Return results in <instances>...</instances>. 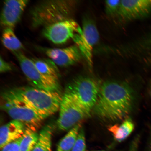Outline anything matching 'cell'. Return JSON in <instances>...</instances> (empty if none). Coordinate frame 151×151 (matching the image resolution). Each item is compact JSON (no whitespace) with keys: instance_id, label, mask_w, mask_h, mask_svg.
I'll list each match as a JSON object with an SVG mask.
<instances>
[{"instance_id":"6da1fadb","label":"cell","mask_w":151,"mask_h":151,"mask_svg":"<svg viewBox=\"0 0 151 151\" xmlns=\"http://www.w3.org/2000/svg\"><path fill=\"white\" fill-rule=\"evenodd\" d=\"M133 101V93L127 84L107 81L100 87L93 109L100 118L115 121L127 116L131 110Z\"/></svg>"},{"instance_id":"7a4b0ae2","label":"cell","mask_w":151,"mask_h":151,"mask_svg":"<svg viewBox=\"0 0 151 151\" xmlns=\"http://www.w3.org/2000/svg\"><path fill=\"white\" fill-rule=\"evenodd\" d=\"M1 96L3 100L20 102L48 117L59 110L63 95L61 92L24 86L6 91Z\"/></svg>"},{"instance_id":"3957f363","label":"cell","mask_w":151,"mask_h":151,"mask_svg":"<svg viewBox=\"0 0 151 151\" xmlns=\"http://www.w3.org/2000/svg\"><path fill=\"white\" fill-rule=\"evenodd\" d=\"M76 3L72 1H40L30 11L31 25L44 27L57 22L71 19Z\"/></svg>"},{"instance_id":"277c9868","label":"cell","mask_w":151,"mask_h":151,"mask_svg":"<svg viewBox=\"0 0 151 151\" xmlns=\"http://www.w3.org/2000/svg\"><path fill=\"white\" fill-rule=\"evenodd\" d=\"M99 87L90 77L79 76L73 79L66 87L65 91L88 115L97 101Z\"/></svg>"},{"instance_id":"5b68a950","label":"cell","mask_w":151,"mask_h":151,"mask_svg":"<svg viewBox=\"0 0 151 151\" xmlns=\"http://www.w3.org/2000/svg\"><path fill=\"white\" fill-rule=\"evenodd\" d=\"M13 53L18 60L22 71L33 87L49 91L61 92L58 80L42 74L38 70L31 59L22 52Z\"/></svg>"},{"instance_id":"8992f818","label":"cell","mask_w":151,"mask_h":151,"mask_svg":"<svg viewBox=\"0 0 151 151\" xmlns=\"http://www.w3.org/2000/svg\"><path fill=\"white\" fill-rule=\"evenodd\" d=\"M57 126L60 131L70 130L89 116L71 96L65 91L60 104Z\"/></svg>"},{"instance_id":"52a82bcc","label":"cell","mask_w":151,"mask_h":151,"mask_svg":"<svg viewBox=\"0 0 151 151\" xmlns=\"http://www.w3.org/2000/svg\"><path fill=\"white\" fill-rule=\"evenodd\" d=\"M1 106L13 120L22 123L26 127L35 129L48 116L41 114L25 104L12 100H3Z\"/></svg>"},{"instance_id":"ba28073f","label":"cell","mask_w":151,"mask_h":151,"mask_svg":"<svg viewBox=\"0 0 151 151\" xmlns=\"http://www.w3.org/2000/svg\"><path fill=\"white\" fill-rule=\"evenodd\" d=\"M82 32L73 39L90 68L93 66V52L99 40V33L93 21L88 17L83 20Z\"/></svg>"},{"instance_id":"9c48e42d","label":"cell","mask_w":151,"mask_h":151,"mask_svg":"<svg viewBox=\"0 0 151 151\" xmlns=\"http://www.w3.org/2000/svg\"><path fill=\"white\" fill-rule=\"evenodd\" d=\"M82 28L73 19L57 22L43 28V36L54 44H61L82 33Z\"/></svg>"},{"instance_id":"30bf717a","label":"cell","mask_w":151,"mask_h":151,"mask_svg":"<svg viewBox=\"0 0 151 151\" xmlns=\"http://www.w3.org/2000/svg\"><path fill=\"white\" fill-rule=\"evenodd\" d=\"M151 12V0L121 1L117 17L122 21L130 22L143 17Z\"/></svg>"},{"instance_id":"8fae6325","label":"cell","mask_w":151,"mask_h":151,"mask_svg":"<svg viewBox=\"0 0 151 151\" xmlns=\"http://www.w3.org/2000/svg\"><path fill=\"white\" fill-rule=\"evenodd\" d=\"M41 50L57 65L61 67L75 65L83 56L76 45L63 48H42Z\"/></svg>"},{"instance_id":"7c38bea8","label":"cell","mask_w":151,"mask_h":151,"mask_svg":"<svg viewBox=\"0 0 151 151\" xmlns=\"http://www.w3.org/2000/svg\"><path fill=\"white\" fill-rule=\"evenodd\" d=\"M27 0H7L4 3L1 16V24L5 28L14 29L20 20L28 4Z\"/></svg>"},{"instance_id":"4fadbf2b","label":"cell","mask_w":151,"mask_h":151,"mask_svg":"<svg viewBox=\"0 0 151 151\" xmlns=\"http://www.w3.org/2000/svg\"><path fill=\"white\" fill-rule=\"evenodd\" d=\"M26 128L22 123L14 120L2 126L0 129V148L20 139Z\"/></svg>"},{"instance_id":"5bb4252c","label":"cell","mask_w":151,"mask_h":151,"mask_svg":"<svg viewBox=\"0 0 151 151\" xmlns=\"http://www.w3.org/2000/svg\"><path fill=\"white\" fill-rule=\"evenodd\" d=\"M134 128V125L131 119H125L120 124H116L109 126V131L111 132L114 139L118 142L125 140L131 134Z\"/></svg>"},{"instance_id":"9a60e30c","label":"cell","mask_w":151,"mask_h":151,"mask_svg":"<svg viewBox=\"0 0 151 151\" xmlns=\"http://www.w3.org/2000/svg\"><path fill=\"white\" fill-rule=\"evenodd\" d=\"M34 65L41 73L46 76L58 80L59 70L54 62L50 59L36 58L32 59Z\"/></svg>"},{"instance_id":"2e32d148","label":"cell","mask_w":151,"mask_h":151,"mask_svg":"<svg viewBox=\"0 0 151 151\" xmlns=\"http://www.w3.org/2000/svg\"><path fill=\"white\" fill-rule=\"evenodd\" d=\"M54 126L49 124L43 127L39 134L38 140L32 151H52V138Z\"/></svg>"},{"instance_id":"e0dca14e","label":"cell","mask_w":151,"mask_h":151,"mask_svg":"<svg viewBox=\"0 0 151 151\" xmlns=\"http://www.w3.org/2000/svg\"><path fill=\"white\" fill-rule=\"evenodd\" d=\"M1 41L5 48L13 52H20L24 48L23 45L15 35L12 28H4L2 35Z\"/></svg>"},{"instance_id":"ac0fdd59","label":"cell","mask_w":151,"mask_h":151,"mask_svg":"<svg viewBox=\"0 0 151 151\" xmlns=\"http://www.w3.org/2000/svg\"><path fill=\"white\" fill-rule=\"evenodd\" d=\"M81 128L80 123L70 130L58 143L56 151H71L76 142Z\"/></svg>"},{"instance_id":"d6986e66","label":"cell","mask_w":151,"mask_h":151,"mask_svg":"<svg viewBox=\"0 0 151 151\" xmlns=\"http://www.w3.org/2000/svg\"><path fill=\"white\" fill-rule=\"evenodd\" d=\"M39 135L34 128L26 127L22 136L19 151H32L38 140Z\"/></svg>"},{"instance_id":"ffe728a7","label":"cell","mask_w":151,"mask_h":151,"mask_svg":"<svg viewBox=\"0 0 151 151\" xmlns=\"http://www.w3.org/2000/svg\"><path fill=\"white\" fill-rule=\"evenodd\" d=\"M137 48L142 56L143 61L151 65V34L138 42Z\"/></svg>"},{"instance_id":"44dd1931","label":"cell","mask_w":151,"mask_h":151,"mask_svg":"<svg viewBox=\"0 0 151 151\" xmlns=\"http://www.w3.org/2000/svg\"><path fill=\"white\" fill-rule=\"evenodd\" d=\"M121 1H105V10L109 16H117L119 10Z\"/></svg>"},{"instance_id":"7402d4cb","label":"cell","mask_w":151,"mask_h":151,"mask_svg":"<svg viewBox=\"0 0 151 151\" xmlns=\"http://www.w3.org/2000/svg\"><path fill=\"white\" fill-rule=\"evenodd\" d=\"M86 147L85 132L83 129L81 128L76 142L71 151H86Z\"/></svg>"},{"instance_id":"603a6c76","label":"cell","mask_w":151,"mask_h":151,"mask_svg":"<svg viewBox=\"0 0 151 151\" xmlns=\"http://www.w3.org/2000/svg\"><path fill=\"white\" fill-rule=\"evenodd\" d=\"M22 137L17 140L12 142L1 149V151H19V147Z\"/></svg>"},{"instance_id":"cb8c5ba5","label":"cell","mask_w":151,"mask_h":151,"mask_svg":"<svg viewBox=\"0 0 151 151\" xmlns=\"http://www.w3.org/2000/svg\"><path fill=\"white\" fill-rule=\"evenodd\" d=\"M12 67L10 64L5 61L1 57L0 58V72L4 73L12 70Z\"/></svg>"},{"instance_id":"d4e9b609","label":"cell","mask_w":151,"mask_h":151,"mask_svg":"<svg viewBox=\"0 0 151 151\" xmlns=\"http://www.w3.org/2000/svg\"><path fill=\"white\" fill-rule=\"evenodd\" d=\"M137 139H135L131 143V146L128 151H138Z\"/></svg>"},{"instance_id":"484cf974","label":"cell","mask_w":151,"mask_h":151,"mask_svg":"<svg viewBox=\"0 0 151 151\" xmlns=\"http://www.w3.org/2000/svg\"><path fill=\"white\" fill-rule=\"evenodd\" d=\"M105 151L99 150V151Z\"/></svg>"}]
</instances>
